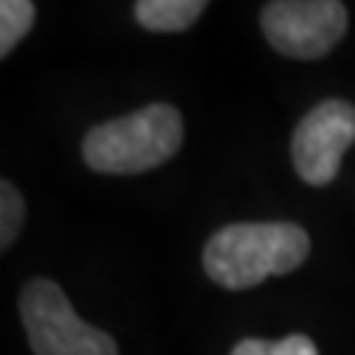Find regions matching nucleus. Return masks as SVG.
Instances as JSON below:
<instances>
[{"label":"nucleus","instance_id":"1a4fd4ad","mask_svg":"<svg viewBox=\"0 0 355 355\" xmlns=\"http://www.w3.org/2000/svg\"><path fill=\"white\" fill-rule=\"evenodd\" d=\"M21 225H24V198L12 181H0V246H12Z\"/></svg>","mask_w":355,"mask_h":355},{"label":"nucleus","instance_id":"7ed1b4c3","mask_svg":"<svg viewBox=\"0 0 355 355\" xmlns=\"http://www.w3.org/2000/svg\"><path fill=\"white\" fill-rule=\"evenodd\" d=\"M18 308L33 355H119L116 340L83 323L60 284L48 279H33L21 291Z\"/></svg>","mask_w":355,"mask_h":355},{"label":"nucleus","instance_id":"f03ea898","mask_svg":"<svg viewBox=\"0 0 355 355\" xmlns=\"http://www.w3.org/2000/svg\"><path fill=\"white\" fill-rule=\"evenodd\" d=\"M184 142V119L172 104H151L86 133L83 160L104 175H139L172 160Z\"/></svg>","mask_w":355,"mask_h":355},{"label":"nucleus","instance_id":"423d86ee","mask_svg":"<svg viewBox=\"0 0 355 355\" xmlns=\"http://www.w3.org/2000/svg\"><path fill=\"white\" fill-rule=\"evenodd\" d=\"M207 9L205 0H139L133 6L137 21L154 33H181L193 27Z\"/></svg>","mask_w":355,"mask_h":355},{"label":"nucleus","instance_id":"39448f33","mask_svg":"<svg viewBox=\"0 0 355 355\" xmlns=\"http://www.w3.org/2000/svg\"><path fill=\"white\" fill-rule=\"evenodd\" d=\"M355 142V107L349 101H323L293 130V169L305 184L326 187L335 181L343 154Z\"/></svg>","mask_w":355,"mask_h":355},{"label":"nucleus","instance_id":"0eeeda50","mask_svg":"<svg viewBox=\"0 0 355 355\" xmlns=\"http://www.w3.org/2000/svg\"><path fill=\"white\" fill-rule=\"evenodd\" d=\"M36 21V6L30 0H3L0 3V57H9L12 48L30 33Z\"/></svg>","mask_w":355,"mask_h":355},{"label":"nucleus","instance_id":"f257e3e1","mask_svg":"<svg viewBox=\"0 0 355 355\" xmlns=\"http://www.w3.org/2000/svg\"><path fill=\"white\" fill-rule=\"evenodd\" d=\"M308 234L293 222H237L219 228L205 246V270L219 287L249 291L270 275L302 266Z\"/></svg>","mask_w":355,"mask_h":355},{"label":"nucleus","instance_id":"20e7f679","mask_svg":"<svg viewBox=\"0 0 355 355\" xmlns=\"http://www.w3.org/2000/svg\"><path fill=\"white\" fill-rule=\"evenodd\" d=\"M349 24L338 0H275L261 9L266 42L293 60H320L343 39Z\"/></svg>","mask_w":355,"mask_h":355},{"label":"nucleus","instance_id":"6e6552de","mask_svg":"<svg viewBox=\"0 0 355 355\" xmlns=\"http://www.w3.org/2000/svg\"><path fill=\"white\" fill-rule=\"evenodd\" d=\"M231 355H320L314 340L305 335H287L282 340H258V338H246L240 340Z\"/></svg>","mask_w":355,"mask_h":355}]
</instances>
